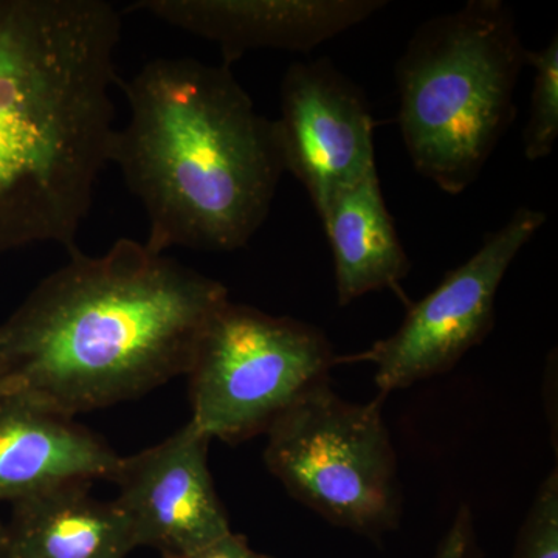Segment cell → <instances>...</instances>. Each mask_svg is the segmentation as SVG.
Wrapping results in <instances>:
<instances>
[{"label":"cell","mask_w":558,"mask_h":558,"mask_svg":"<svg viewBox=\"0 0 558 558\" xmlns=\"http://www.w3.org/2000/svg\"><path fill=\"white\" fill-rule=\"evenodd\" d=\"M546 222L539 209L521 207L508 222L487 233L478 252L451 270L442 282L407 312L388 339L340 363L368 362L376 366L379 396L449 373L470 349L494 329L495 300L510 264Z\"/></svg>","instance_id":"obj_7"},{"label":"cell","mask_w":558,"mask_h":558,"mask_svg":"<svg viewBox=\"0 0 558 558\" xmlns=\"http://www.w3.org/2000/svg\"><path fill=\"white\" fill-rule=\"evenodd\" d=\"M0 558H13L10 556L9 550H7L5 546H3L2 532H0Z\"/></svg>","instance_id":"obj_18"},{"label":"cell","mask_w":558,"mask_h":558,"mask_svg":"<svg viewBox=\"0 0 558 558\" xmlns=\"http://www.w3.org/2000/svg\"><path fill=\"white\" fill-rule=\"evenodd\" d=\"M384 396L341 399L329 384L312 389L267 429L264 461L290 497L333 526L371 539L402 519L398 458Z\"/></svg>","instance_id":"obj_5"},{"label":"cell","mask_w":558,"mask_h":558,"mask_svg":"<svg viewBox=\"0 0 558 558\" xmlns=\"http://www.w3.org/2000/svg\"><path fill=\"white\" fill-rule=\"evenodd\" d=\"M337 365L317 326L229 301L202 333L186 373L190 422L211 440L244 442L329 384Z\"/></svg>","instance_id":"obj_6"},{"label":"cell","mask_w":558,"mask_h":558,"mask_svg":"<svg viewBox=\"0 0 558 558\" xmlns=\"http://www.w3.org/2000/svg\"><path fill=\"white\" fill-rule=\"evenodd\" d=\"M130 120L110 165L148 219L145 244L234 252L269 216L286 172L277 121L259 113L227 65L148 62L123 86Z\"/></svg>","instance_id":"obj_3"},{"label":"cell","mask_w":558,"mask_h":558,"mask_svg":"<svg viewBox=\"0 0 558 558\" xmlns=\"http://www.w3.org/2000/svg\"><path fill=\"white\" fill-rule=\"evenodd\" d=\"M275 121L286 171L306 189L319 219L343 191L377 170L365 94L326 58L289 65Z\"/></svg>","instance_id":"obj_8"},{"label":"cell","mask_w":558,"mask_h":558,"mask_svg":"<svg viewBox=\"0 0 558 558\" xmlns=\"http://www.w3.org/2000/svg\"><path fill=\"white\" fill-rule=\"evenodd\" d=\"M512 558H558L557 465L538 487L517 535Z\"/></svg>","instance_id":"obj_15"},{"label":"cell","mask_w":558,"mask_h":558,"mask_svg":"<svg viewBox=\"0 0 558 558\" xmlns=\"http://www.w3.org/2000/svg\"><path fill=\"white\" fill-rule=\"evenodd\" d=\"M526 51L502 0H469L411 36L396 65L400 134L414 170L444 193H464L508 132Z\"/></svg>","instance_id":"obj_4"},{"label":"cell","mask_w":558,"mask_h":558,"mask_svg":"<svg viewBox=\"0 0 558 558\" xmlns=\"http://www.w3.org/2000/svg\"><path fill=\"white\" fill-rule=\"evenodd\" d=\"M0 532H2V526H0Z\"/></svg>","instance_id":"obj_19"},{"label":"cell","mask_w":558,"mask_h":558,"mask_svg":"<svg viewBox=\"0 0 558 558\" xmlns=\"http://www.w3.org/2000/svg\"><path fill=\"white\" fill-rule=\"evenodd\" d=\"M387 5V0H138L131 10L216 44L230 68L252 50L310 53Z\"/></svg>","instance_id":"obj_10"},{"label":"cell","mask_w":558,"mask_h":558,"mask_svg":"<svg viewBox=\"0 0 558 558\" xmlns=\"http://www.w3.org/2000/svg\"><path fill=\"white\" fill-rule=\"evenodd\" d=\"M433 558H480L478 538L469 506L462 505Z\"/></svg>","instance_id":"obj_16"},{"label":"cell","mask_w":558,"mask_h":558,"mask_svg":"<svg viewBox=\"0 0 558 558\" xmlns=\"http://www.w3.org/2000/svg\"><path fill=\"white\" fill-rule=\"evenodd\" d=\"M526 64L534 68L531 110L523 132L527 160L546 159L558 137V36L538 51H526Z\"/></svg>","instance_id":"obj_14"},{"label":"cell","mask_w":558,"mask_h":558,"mask_svg":"<svg viewBox=\"0 0 558 558\" xmlns=\"http://www.w3.org/2000/svg\"><path fill=\"white\" fill-rule=\"evenodd\" d=\"M211 439L193 422L159 446L120 458L117 506L130 520L135 546L163 558H191L231 532L208 468Z\"/></svg>","instance_id":"obj_9"},{"label":"cell","mask_w":558,"mask_h":558,"mask_svg":"<svg viewBox=\"0 0 558 558\" xmlns=\"http://www.w3.org/2000/svg\"><path fill=\"white\" fill-rule=\"evenodd\" d=\"M191 558H274L267 554L250 548L247 538L244 535H229L202 549L199 554Z\"/></svg>","instance_id":"obj_17"},{"label":"cell","mask_w":558,"mask_h":558,"mask_svg":"<svg viewBox=\"0 0 558 558\" xmlns=\"http://www.w3.org/2000/svg\"><path fill=\"white\" fill-rule=\"evenodd\" d=\"M119 10L0 0V252L75 248L116 138Z\"/></svg>","instance_id":"obj_2"},{"label":"cell","mask_w":558,"mask_h":558,"mask_svg":"<svg viewBox=\"0 0 558 558\" xmlns=\"http://www.w3.org/2000/svg\"><path fill=\"white\" fill-rule=\"evenodd\" d=\"M322 222L333 253L340 306L377 290H399L411 264L385 204L377 170L343 191Z\"/></svg>","instance_id":"obj_13"},{"label":"cell","mask_w":558,"mask_h":558,"mask_svg":"<svg viewBox=\"0 0 558 558\" xmlns=\"http://www.w3.org/2000/svg\"><path fill=\"white\" fill-rule=\"evenodd\" d=\"M229 301L222 282L145 242L72 248L0 326V395L68 417L138 398L189 373Z\"/></svg>","instance_id":"obj_1"},{"label":"cell","mask_w":558,"mask_h":558,"mask_svg":"<svg viewBox=\"0 0 558 558\" xmlns=\"http://www.w3.org/2000/svg\"><path fill=\"white\" fill-rule=\"evenodd\" d=\"M72 483L14 502L2 543L13 558H124L135 546L130 520L116 501Z\"/></svg>","instance_id":"obj_12"},{"label":"cell","mask_w":558,"mask_h":558,"mask_svg":"<svg viewBox=\"0 0 558 558\" xmlns=\"http://www.w3.org/2000/svg\"><path fill=\"white\" fill-rule=\"evenodd\" d=\"M119 462L73 417L0 395V501L14 505L64 484L110 480Z\"/></svg>","instance_id":"obj_11"}]
</instances>
